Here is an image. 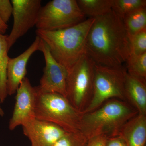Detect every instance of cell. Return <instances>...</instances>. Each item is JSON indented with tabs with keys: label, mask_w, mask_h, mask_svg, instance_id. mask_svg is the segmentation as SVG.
<instances>
[{
	"label": "cell",
	"mask_w": 146,
	"mask_h": 146,
	"mask_svg": "<svg viewBox=\"0 0 146 146\" xmlns=\"http://www.w3.org/2000/svg\"><path fill=\"white\" fill-rule=\"evenodd\" d=\"M95 18L86 39V54L98 65H123L130 51L122 20L112 10Z\"/></svg>",
	"instance_id": "cell-1"
},
{
	"label": "cell",
	"mask_w": 146,
	"mask_h": 146,
	"mask_svg": "<svg viewBox=\"0 0 146 146\" xmlns=\"http://www.w3.org/2000/svg\"><path fill=\"white\" fill-rule=\"evenodd\" d=\"M95 18H89L68 28L54 31L36 30L48 45L51 54L68 72L86 54L87 35Z\"/></svg>",
	"instance_id": "cell-2"
},
{
	"label": "cell",
	"mask_w": 146,
	"mask_h": 146,
	"mask_svg": "<svg viewBox=\"0 0 146 146\" xmlns=\"http://www.w3.org/2000/svg\"><path fill=\"white\" fill-rule=\"evenodd\" d=\"M138 114L123 100H108L96 109L82 115L80 132L88 140L98 136H118L127 121Z\"/></svg>",
	"instance_id": "cell-3"
},
{
	"label": "cell",
	"mask_w": 146,
	"mask_h": 146,
	"mask_svg": "<svg viewBox=\"0 0 146 146\" xmlns=\"http://www.w3.org/2000/svg\"><path fill=\"white\" fill-rule=\"evenodd\" d=\"M36 92L35 118L53 123L68 133L80 132L82 114L66 97L56 93Z\"/></svg>",
	"instance_id": "cell-4"
},
{
	"label": "cell",
	"mask_w": 146,
	"mask_h": 146,
	"mask_svg": "<svg viewBox=\"0 0 146 146\" xmlns=\"http://www.w3.org/2000/svg\"><path fill=\"white\" fill-rule=\"evenodd\" d=\"M95 65L91 58L85 54L68 72L66 98L82 114L93 96Z\"/></svg>",
	"instance_id": "cell-5"
},
{
	"label": "cell",
	"mask_w": 146,
	"mask_h": 146,
	"mask_svg": "<svg viewBox=\"0 0 146 146\" xmlns=\"http://www.w3.org/2000/svg\"><path fill=\"white\" fill-rule=\"evenodd\" d=\"M127 71L123 65L107 66L95 63L93 96L83 113L91 112L108 100L125 101L124 85Z\"/></svg>",
	"instance_id": "cell-6"
},
{
	"label": "cell",
	"mask_w": 146,
	"mask_h": 146,
	"mask_svg": "<svg viewBox=\"0 0 146 146\" xmlns=\"http://www.w3.org/2000/svg\"><path fill=\"white\" fill-rule=\"evenodd\" d=\"M85 17L76 0H52L42 7L35 27L39 30H58L77 25Z\"/></svg>",
	"instance_id": "cell-7"
},
{
	"label": "cell",
	"mask_w": 146,
	"mask_h": 146,
	"mask_svg": "<svg viewBox=\"0 0 146 146\" xmlns=\"http://www.w3.org/2000/svg\"><path fill=\"white\" fill-rule=\"evenodd\" d=\"M13 25L7 41L9 51L19 38L36 25L42 8L41 0H12Z\"/></svg>",
	"instance_id": "cell-8"
},
{
	"label": "cell",
	"mask_w": 146,
	"mask_h": 146,
	"mask_svg": "<svg viewBox=\"0 0 146 146\" xmlns=\"http://www.w3.org/2000/svg\"><path fill=\"white\" fill-rule=\"evenodd\" d=\"M39 50L44 54L46 65L40 84L35 87L36 91L41 93H56L66 97L68 70L54 58L48 45L41 39Z\"/></svg>",
	"instance_id": "cell-9"
},
{
	"label": "cell",
	"mask_w": 146,
	"mask_h": 146,
	"mask_svg": "<svg viewBox=\"0 0 146 146\" xmlns=\"http://www.w3.org/2000/svg\"><path fill=\"white\" fill-rule=\"evenodd\" d=\"M16 93V102L9 125L10 130L35 118L36 90L27 78L21 82Z\"/></svg>",
	"instance_id": "cell-10"
},
{
	"label": "cell",
	"mask_w": 146,
	"mask_h": 146,
	"mask_svg": "<svg viewBox=\"0 0 146 146\" xmlns=\"http://www.w3.org/2000/svg\"><path fill=\"white\" fill-rule=\"evenodd\" d=\"M31 146H53L67 133L53 123L35 118L22 126Z\"/></svg>",
	"instance_id": "cell-11"
},
{
	"label": "cell",
	"mask_w": 146,
	"mask_h": 146,
	"mask_svg": "<svg viewBox=\"0 0 146 146\" xmlns=\"http://www.w3.org/2000/svg\"><path fill=\"white\" fill-rule=\"evenodd\" d=\"M41 39L36 36L34 42L27 49L14 58H9L7 70V90L11 96L16 93L21 82L27 74V66L32 55L39 50Z\"/></svg>",
	"instance_id": "cell-12"
},
{
	"label": "cell",
	"mask_w": 146,
	"mask_h": 146,
	"mask_svg": "<svg viewBox=\"0 0 146 146\" xmlns=\"http://www.w3.org/2000/svg\"><path fill=\"white\" fill-rule=\"evenodd\" d=\"M125 101L137 110L146 115V82L127 72L124 85Z\"/></svg>",
	"instance_id": "cell-13"
},
{
	"label": "cell",
	"mask_w": 146,
	"mask_h": 146,
	"mask_svg": "<svg viewBox=\"0 0 146 146\" xmlns=\"http://www.w3.org/2000/svg\"><path fill=\"white\" fill-rule=\"evenodd\" d=\"M119 136L127 146H145L146 141V115L138 114L123 126Z\"/></svg>",
	"instance_id": "cell-14"
},
{
	"label": "cell",
	"mask_w": 146,
	"mask_h": 146,
	"mask_svg": "<svg viewBox=\"0 0 146 146\" xmlns=\"http://www.w3.org/2000/svg\"><path fill=\"white\" fill-rule=\"evenodd\" d=\"M114 0H78L79 7L84 15L96 18L112 10Z\"/></svg>",
	"instance_id": "cell-15"
},
{
	"label": "cell",
	"mask_w": 146,
	"mask_h": 146,
	"mask_svg": "<svg viewBox=\"0 0 146 146\" xmlns=\"http://www.w3.org/2000/svg\"><path fill=\"white\" fill-rule=\"evenodd\" d=\"M7 36L0 34V103H2L8 96L7 90V70L8 64Z\"/></svg>",
	"instance_id": "cell-16"
},
{
	"label": "cell",
	"mask_w": 146,
	"mask_h": 146,
	"mask_svg": "<svg viewBox=\"0 0 146 146\" xmlns=\"http://www.w3.org/2000/svg\"><path fill=\"white\" fill-rule=\"evenodd\" d=\"M129 37L146 29V8L138 9L129 13L123 20Z\"/></svg>",
	"instance_id": "cell-17"
},
{
	"label": "cell",
	"mask_w": 146,
	"mask_h": 146,
	"mask_svg": "<svg viewBox=\"0 0 146 146\" xmlns=\"http://www.w3.org/2000/svg\"><path fill=\"white\" fill-rule=\"evenodd\" d=\"M125 63L129 74L146 82V53L138 55L129 54Z\"/></svg>",
	"instance_id": "cell-18"
},
{
	"label": "cell",
	"mask_w": 146,
	"mask_h": 146,
	"mask_svg": "<svg viewBox=\"0 0 146 146\" xmlns=\"http://www.w3.org/2000/svg\"><path fill=\"white\" fill-rule=\"evenodd\" d=\"M146 7V0H114L112 10L123 21L129 13Z\"/></svg>",
	"instance_id": "cell-19"
},
{
	"label": "cell",
	"mask_w": 146,
	"mask_h": 146,
	"mask_svg": "<svg viewBox=\"0 0 146 146\" xmlns=\"http://www.w3.org/2000/svg\"><path fill=\"white\" fill-rule=\"evenodd\" d=\"M87 141L88 139L81 132H67L53 146H86Z\"/></svg>",
	"instance_id": "cell-20"
},
{
	"label": "cell",
	"mask_w": 146,
	"mask_h": 146,
	"mask_svg": "<svg viewBox=\"0 0 146 146\" xmlns=\"http://www.w3.org/2000/svg\"><path fill=\"white\" fill-rule=\"evenodd\" d=\"M130 54L142 55L146 53V29L129 38Z\"/></svg>",
	"instance_id": "cell-21"
},
{
	"label": "cell",
	"mask_w": 146,
	"mask_h": 146,
	"mask_svg": "<svg viewBox=\"0 0 146 146\" xmlns=\"http://www.w3.org/2000/svg\"><path fill=\"white\" fill-rule=\"evenodd\" d=\"M13 5L9 0H0V18L5 23L13 13Z\"/></svg>",
	"instance_id": "cell-22"
},
{
	"label": "cell",
	"mask_w": 146,
	"mask_h": 146,
	"mask_svg": "<svg viewBox=\"0 0 146 146\" xmlns=\"http://www.w3.org/2000/svg\"><path fill=\"white\" fill-rule=\"evenodd\" d=\"M105 146H127L121 136H117L106 138Z\"/></svg>",
	"instance_id": "cell-23"
},
{
	"label": "cell",
	"mask_w": 146,
	"mask_h": 146,
	"mask_svg": "<svg viewBox=\"0 0 146 146\" xmlns=\"http://www.w3.org/2000/svg\"><path fill=\"white\" fill-rule=\"evenodd\" d=\"M106 138L104 136H95L88 140L86 146H105Z\"/></svg>",
	"instance_id": "cell-24"
},
{
	"label": "cell",
	"mask_w": 146,
	"mask_h": 146,
	"mask_svg": "<svg viewBox=\"0 0 146 146\" xmlns=\"http://www.w3.org/2000/svg\"><path fill=\"white\" fill-rule=\"evenodd\" d=\"M8 25L7 24L4 23L0 18V34H4L8 29Z\"/></svg>",
	"instance_id": "cell-25"
},
{
	"label": "cell",
	"mask_w": 146,
	"mask_h": 146,
	"mask_svg": "<svg viewBox=\"0 0 146 146\" xmlns=\"http://www.w3.org/2000/svg\"><path fill=\"white\" fill-rule=\"evenodd\" d=\"M4 115V112L2 108H1V105H0V116H3Z\"/></svg>",
	"instance_id": "cell-26"
}]
</instances>
